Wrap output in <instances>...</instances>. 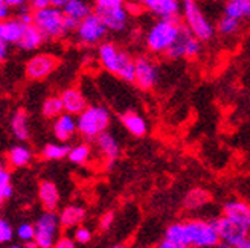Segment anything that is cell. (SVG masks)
Masks as SVG:
<instances>
[{"label":"cell","mask_w":250,"mask_h":248,"mask_svg":"<svg viewBox=\"0 0 250 248\" xmlns=\"http://www.w3.org/2000/svg\"><path fill=\"white\" fill-rule=\"evenodd\" d=\"M75 32H77V38L81 44L95 46L98 43H101L103 38H105L108 28L105 26L103 19L93 11L92 14H89L85 19L81 20L78 29Z\"/></svg>","instance_id":"9c48e42d"},{"label":"cell","mask_w":250,"mask_h":248,"mask_svg":"<svg viewBox=\"0 0 250 248\" xmlns=\"http://www.w3.org/2000/svg\"><path fill=\"white\" fill-rule=\"evenodd\" d=\"M70 148L66 142H60V143H47L44 145L42 155L46 160H61L66 158L70 153Z\"/></svg>","instance_id":"f546056e"},{"label":"cell","mask_w":250,"mask_h":248,"mask_svg":"<svg viewBox=\"0 0 250 248\" xmlns=\"http://www.w3.org/2000/svg\"><path fill=\"white\" fill-rule=\"evenodd\" d=\"M185 224L191 247L210 248L221 244L220 234L217 231V227L214 226V222H208L205 219H189Z\"/></svg>","instance_id":"8992f818"},{"label":"cell","mask_w":250,"mask_h":248,"mask_svg":"<svg viewBox=\"0 0 250 248\" xmlns=\"http://www.w3.org/2000/svg\"><path fill=\"white\" fill-rule=\"evenodd\" d=\"M223 215L229 216L238 224L250 230V206L243 201H228L223 206Z\"/></svg>","instance_id":"d6986e66"},{"label":"cell","mask_w":250,"mask_h":248,"mask_svg":"<svg viewBox=\"0 0 250 248\" xmlns=\"http://www.w3.org/2000/svg\"><path fill=\"white\" fill-rule=\"evenodd\" d=\"M136 79L134 84L144 92L153 90L159 82V67L151 58L137 57L136 59Z\"/></svg>","instance_id":"30bf717a"},{"label":"cell","mask_w":250,"mask_h":248,"mask_svg":"<svg viewBox=\"0 0 250 248\" xmlns=\"http://www.w3.org/2000/svg\"><path fill=\"white\" fill-rule=\"evenodd\" d=\"M210 2H228V0H210Z\"/></svg>","instance_id":"c3c4849f"},{"label":"cell","mask_w":250,"mask_h":248,"mask_svg":"<svg viewBox=\"0 0 250 248\" xmlns=\"http://www.w3.org/2000/svg\"><path fill=\"white\" fill-rule=\"evenodd\" d=\"M35 244L40 248H51L55 247L58 239V231L61 227L60 215L55 210H44V212L35 221Z\"/></svg>","instance_id":"52a82bcc"},{"label":"cell","mask_w":250,"mask_h":248,"mask_svg":"<svg viewBox=\"0 0 250 248\" xmlns=\"http://www.w3.org/2000/svg\"><path fill=\"white\" fill-rule=\"evenodd\" d=\"M61 9H62V12H64V16L73 17L80 21L93 12L90 5L87 3L85 0H67V2L61 6Z\"/></svg>","instance_id":"83f0119b"},{"label":"cell","mask_w":250,"mask_h":248,"mask_svg":"<svg viewBox=\"0 0 250 248\" xmlns=\"http://www.w3.org/2000/svg\"><path fill=\"white\" fill-rule=\"evenodd\" d=\"M121 123L131 135H134V137H144L148 131L145 119L141 114L134 113V111H127V113H124L121 116Z\"/></svg>","instance_id":"d4e9b609"},{"label":"cell","mask_w":250,"mask_h":248,"mask_svg":"<svg viewBox=\"0 0 250 248\" xmlns=\"http://www.w3.org/2000/svg\"><path fill=\"white\" fill-rule=\"evenodd\" d=\"M179 19H160L148 29L145 35V44L149 52L165 54L174 43L180 29Z\"/></svg>","instance_id":"7a4b0ae2"},{"label":"cell","mask_w":250,"mask_h":248,"mask_svg":"<svg viewBox=\"0 0 250 248\" xmlns=\"http://www.w3.org/2000/svg\"><path fill=\"white\" fill-rule=\"evenodd\" d=\"M12 238H14V229L5 218H2L0 219V244H8Z\"/></svg>","instance_id":"e575fe53"},{"label":"cell","mask_w":250,"mask_h":248,"mask_svg":"<svg viewBox=\"0 0 250 248\" xmlns=\"http://www.w3.org/2000/svg\"><path fill=\"white\" fill-rule=\"evenodd\" d=\"M39 200L44 210H57L60 204L58 188L49 180H43L39 184Z\"/></svg>","instance_id":"7402d4cb"},{"label":"cell","mask_w":250,"mask_h":248,"mask_svg":"<svg viewBox=\"0 0 250 248\" xmlns=\"http://www.w3.org/2000/svg\"><path fill=\"white\" fill-rule=\"evenodd\" d=\"M240 29V19H235V17H230V16H226L220 19L218 24H217V32L220 35H224V37H230V35H235Z\"/></svg>","instance_id":"1f68e13d"},{"label":"cell","mask_w":250,"mask_h":248,"mask_svg":"<svg viewBox=\"0 0 250 248\" xmlns=\"http://www.w3.org/2000/svg\"><path fill=\"white\" fill-rule=\"evenodd\" d=\"M44 40H46V37L43 35V32L32 23L26 26L21 38L19 40L16 46L21 49V51H35V49H39L43 44Z\"/></svg>","instance_id":"603a6c76"},{"label":"cell","mask_w":250,"mask_h":248,"mask_svg":"<svg viewBox=\"0 0 250 248\" xmlns=\"http://www.w3.org/2000/svg\"><path fill=\"white\" fill-rule=\"evenodd\" d=\"M224 14L235 17V19H244V0H228L224 5Z\"/></svg>","instance_id":"d6a6232c"},{"label":"cell","mask_w":250,"mask_h":248,"mask_svg":"<svg viewBox=\"0 0 250 248\" xmlns=\"http://www.w3.org/2000/svg\"><path fill=\"white\" fill-rule=\"evenodd\" d=\"M11 16V6L0 0V20H6Z\"/></svg>","instance_id":"7bdbcfd3"},{"label":"cell","mask_w":250,"mask_h":248,"mask_svg":"<svg viewBox=\"0 0 250 248\" xmlns=\"http://www.w3.org/2000/svg\"><path fill=\"white\" fill-rule=\"evenodd\" d=\"M210 200H212L210 192H208L203 188H194L183 198V207L186 210H197L210 203Z\"/></svg>","instance_id":"484cf974"},{"label":"cell","mask_w":250,"mask_h":248,"mask_svg":"<svg viewBox=\"0 0 250 248\" xmlns=\"http://www.w3.org/2000/svg\"><path fill=\"white\" fill-rule=\"evenodd\" d=\"M95 143H96L98 151L104 155V158H107L108 162H115V160H118V157L121 154V146H119L118 140L110 133H107V131L101 133L95 139Z\"/></svg>","instance_id":"44dd1931"},{"label":"cell","mask_w":250,"mask_h":248,"mask_svg":"<svg viewBox=\"0 0 250 248\" xmlns=\"http://www.w3.org/2000/svg\"><path fill=\"white\" fill-rule=\"evenodd\" d=\"M9 130L12 135L20 140L26 142L29 139V125H28V111L24 108L16 110L9 120Z\"/></svg>","instance_id":"ffe728a7"},{"label":"cell","mask_w":250,"mask_h":248,"mask_svg":"<svg viewBox=\"0 0 250 248\" xmlns=\"http://www.w3.org/2000/svg\"><path fill=\"white\" fill-rule=\"evenodd\" d=\"M67 0H31V5L34 9L37 8H44V6H58L61 8Z\"/></svg>","instance_id":"8d00e7d4"},{"label":"cell","mask_w":250,"mask_h":248,"mask_svg":"<svg viewBox=\"0 0 250 248\" xmlns=\"http://www.w3.org/2000/svg\"><path fill=\"white\" fill-rule=\"evenodd\" d=\"M160 248H188L191 247L186 224L176 222L165 230V238L159 244Z\"/></svg>","instance_id":"5bb4252c"},{"label":"cell","mask_w":250,"mask_h":248,"mask_svg":"<svg viewBox=\"0 0 250 248\" xmlns=\"http://www.w3.org/2000/svg\"><path fill=\"white\" fill-rule=\"evenodd\" d=\"M192 37H194V34L191 32V29L188 28L186 24H180V29H179L176 40H174V43L169 46V49L165 52V55L169 59L186 58V47H188V44H189Z\"/></svg>","instance_id":"ac0fdd59"},{"label":"cell","mask_w":250,"mask_h":248,"mask_svg":"<svg viewBox=\"0 0 250 248\" xmlns=\"http://www.w3.org/2000/svg\"><path fill=\"white\" fill-rule=\"evenodd\" d=\"M34 24L47 40H58L66 35L64 12L58 6H44L34 11Z\"/></svg>","instance_id":"277c9868"},{"label":"cell","mask_w":250,"mask_h":248,"mask_svg":"<svg viewBox=\"0 0 250 248\" xmlns=\"http://www.w3.org/2000/svg\"><path fill=\"white\" fill-rule=\"evenodd\" d=\"M125 0H96L95 8H116L124 6Z\"/></svg>","instance_id":"f35d334b"},{"label":"cell","mask_w":250,"mask_h":248,"mask_svg":"<svg viewBox=\"0 0 250 248\" xmlns=\"http://www.w3.org/2000/svg\"><path fill=\"white\" fill-rule=\"evenodd\" d=\"M75 244H77V241L69 238V236H61L57 239L55 242V248H75Z\"/></svg>","instance_id":"ab89813d"},{"label":"cell","mask_w":250,"mask_h":248,"mask_svg":"<svg viewBox=\"0 0 250 248\" xmlns=\"http://www.w3.org/2000/svg\"><path fill=\"white\" fill-rule=\"evenodd\" d=\"M8 51H9V43L0 40V59L5 61L8 58Z\"/></svg>","instance_id":"ee69618b"},{"label":"cell","mask_w":250,"mask_h":248,"mask_svg":"<svg viewBox=\"0 0 250 248\" xmlns=\"http://www.w3.org/2000/svg\"><path fill=\"white\" fill-rule=\"evenodd\" d=\"M80 20L77 19H73V17H69V16H64V24H66V29L67 32H73V31H77L78 26H80Z\"/></svg>","instance_id":"60d3db41"},{"label":"cell","mask_w":250,"mask_h":248,"mask_svg":"<svg viewBox=\"0 0 250 248\" xmlns=\"http://www.w3.org/2000/svg\"><path fill=\"white\" fill-rule=\"evenodd\" d=\"M98 58L101 66L113 73L125 82H134L136 79V61L127 54L121 51L115 43H103L98 47Z\"/></svg>","instance_id":"6da1fadb"},{"label":"cell","mask_w":250,"mask_h":248,"mask_svg":"<svg viewBox=\"0 0 250 248\" xmlns=\"http://www.w3.org/2000/svg\"><path fill=\"white\" fill-rule=\"evenodd\" d=\"M60 59L49 54H39L32 57L24 67L28 79L31 81H43L58 67Z\"/></svg>","instance_id":"8fae6325"},{"label":"cell","mask_w":250,"mask_h":248,"mask_svg":"<svg viewBox=\"0 0 250 248\" xmlns=\"http://www.w3.org/2000/svg\"><path fill=\"white\" fill-rule=\"evenodd\" d=\"M110 111L103 105H90L77 116L78 133L87 140H95L110 125Z\"/></svg>","instance_id":"3957f363"},{"label":"cell","mask_w":250,"mask_h":248,"mask_svg":"<svg viewBox=\"0 0 250 248\" xmlns=\"http://www.w3.org/2000/svg\"><path fill=\"white\" fill-rule=\"evenodd\" d=\"M42 113L47 119H55L64 113V104H62L61 96H49L44 99L42 105Z\"/></svg>","instance_id":"f1b7e54d"},{"label":"cell","mask_w":250,"mask_h":248,"mask_svg":"<svg viewBox=\"0 0 250 248\" xmlns=\"http://www.w3.org/2000/svg\"><path fill=\"white\" fill-rule=\"evenodd\" d=\"M54 135L57 137L58 142H69L75 137V134L78 131V122L75 114L70 113H62L58 117L54 119V125H52Z\"/></svg>","instance_id":"4fadbf2b"},{"label":"cell","mask_w":250,"mask_h":248,"mask_svg":"<svg viewBox=\"0 0 250 248\" xmlns=\"http://www.w3.org/2000/svg\"><path fill=\"white\" fill-rule=\"evenodd\" d=\"M96 14L103 19L105 26L111 32H122L128 24V11L125 6L116 8H93Z\"/></svg>","instance_id":"7c38bea8"},{"label":"cell","mask_w":250,"mask_h":248,"mask_svg":"<svg viewBox=\"0 0 250 248\" xmlns=\"http://www.w3.org/2000/svg\"><path fill=\"white\" fill-rule=\"evenodd\" d=\"M212 222H214V226L217 227L221 244H224V247L246 248L247 241H249V229L238 224V222L230 219L226 215L215 218Z\"/></svg>","instance_id":"ba28073f"},{"label":"cell","mask_w":250,"mask_h":248,"mask_svg":"<svg viewBox=\"0 0 250 248\" xmlns=\"http://www.w3.org/2000/svg\"><path fill=\"white\" fill-rule=\"evenodd\" d=\"M6 160L11 168L19 169V168H24L31 163L32 160V153L28 146H23V145H17V146H12L11 150L6 154Z\"/></svg>","instance_id":"4316f807"},{"label":"cell","mask_w":250,"mask_h":248,"mask_svg":"<svg viewBox=\"0 0 250 248\" xmlns=\"http://www.w3.org/2000/svg\"><path fill=\"white\" fill-rule=\"evenodd\" d=\"M58 215H60L61 227L75 229V227L81 226V222L85 219V209L78 204H70L62 209Z\"/></svg>","instance_id":"cb8c5ba5"},{"label":"cell","mask_w":250,"mask_h":248,"mask_svg":"<svg viewBox=\"0 0 250 248\" xmlns=\"http://www.w3.org/2000/svg\"><path fill=\"white\" fill-rule=\"evenodd\" d=\"M62 104H64V111L70 114L78 116L80 113L89 107L87 105V99L83 95V92L80 89H75V87H70V89H66L61 95Z\"/></svg>","instance_id":"2e32d148"},{"label":"cell","mask_w":250,"mask_h":248,"mask_svg":"<svg viewBox=\"0 0 250 248\" xmlns=\"http://www.w3.org/2000/svg\"><path fill=\"white\" fill-rule=\"evenodd\" d=\"M144 6L160 19H179V0H146Z\"/></svg>","instance_id":"e0dca14e"},{"label":"cell","mask_w":250,"mask_h":248,"mask_svg":"<svg viewBox=\"0 0 250 248\" xmlns=\"http://www.w3.org/2000/svg\"><path fill=\"white\" fill-rule=\"evenodd\" d=\"M246 248H250V238H249V241H247V245H246Z\"/></svg>","instance_id":"681fc988"},{"label":"cell","mask_w":250,"mask_h":248,"mask_svg":"<svg viewBox=\"0 0 250 248\" xmlns=\"http://www.w3.org/2000/svg\"><path fill=\"white\" fill-rule=\"evenodd\" d=\"M136 3H141V5H145L146 3V0H134Z\"/></svg>","instance_id":"7dc6e473"},{"label":"cell","mask_w":250,"mask_h":248,"mask_svg":"<svg viewBox=\"0 0 250 248\" xmlns=\"http://www.w3.org/2000/svg\"><path fill=\"white\" fill-rule=\"evenodd\" d=\"M90 146L87 143H78L70 148V153L67 155L69 162L73 165H85L90 158Z\"/></svg>","instance_id":"4dcf8cb0"},{"label":"cell","mask_w":250,"mask_h":248,"mask_svg":"<svg viewBox=\"0 0 250 248\" xmlns=\"http://www.w3.org/2000/svg\"><path fill=\"white\" fill-rule=\"evenodd\" d=\"M17 238L24 242V244H29V242H34L35 239V226L34 224H29V222H23L17 227Z\"/></svg>","instance_id":"836d02e7"},{"label":"cell","mask_w":250,"mask_h":248,"mask_svg":"<svg viewBox=\"0 0 250 248\" xmlns=\"http://www.w3.org/2000/svg\"><path fill=\"white\" fill-rule=\"evenodd\" d=\"M92 231L89 230V229H85V227H81V226H78V227H75V231H73V239L77 241L78 244H89L90 241H92Z\"/></svg>","instance_id":"d590c367"},{"label":"cell","mask_w":250,"mask_h":248,"mask_svg":"<svg viewBox=\"0 0 250 248\" xmlns=\"http://www.w3.org/2000/svg\"><path fill=\"white\" fill-rule=\"evenodd\" d=\"M244 19L250 20V0H244Z\"/></svg>","instance_id":"bcb514c9"},{"label":"cell","mask_w":250,"mask_h":248,"mask_svg":"<svg viewBox=\"0 0 250 248\" xmlns=\"http://www.w3.org/2000/svg\"><path fill=\"white\" fill-rule=\"evenodd\" d=\"M28 24H24L19 17H9L0 23V40L9 44H17Z\"/></svg>","instance_id":"9a60e30c"},{"label":"cell","mask_w":250,"mask_h":248,"mask_svg":"<svg viewBox=\"0 0 250 248\" xmlns=\"http://www.w3.org/2000/svg\"><path fill=\"white\" fill-rule=\"evenodd\" d=\"M11 184V173L8 169L0 168V186H6Z\"/></svg>","instance_id":"b9f144b4"},{"label":"cell","mask_w":250,"mask_h":248,"mask_svg":"<svg viewBox=\"0 0 250 248\" xmlns=\"http://www.w3.org/2000/svg\"><path fill=\"white\" fill-rule=\"evenodd\" d=\"M183 17L186 26L191 29V32L202 41H209L215 34V28L212 23L206 19V16L198 8L195 0H183Z\"/></svg>","instance_id":"5b68a950"},{"label":"cell","mask_w":250,"mask_h":248,"mask_svg":"<svg viewBox=\"0 0 250 248\" xmlns=\"http://www.w3.org/2000/svg\"><path fill=\"white\" fill-rule=\"evenodd\" d=\"M2 2H5L6 5H9L11 8H20L23 6L24 3H26V0H2Z\"/></svg>","instance_id":"f6af8a7d"},{"label":"cell","mask_w":250,"mask_h":248,"mask_svg":"<svg viewBox=\"0 0 250 248\" xmlns=\"http://www.w3.org/2000/svg\"><path fill=\"white\" fill-rule=\"evenodd\" d=\"M113 222H115V213L111 212V210H108V212L103 213V216L99 218V229L103 231H107V230H110L111 226H113Z\"/></svg>","instance_id":"74e56055"}]
</instances>
